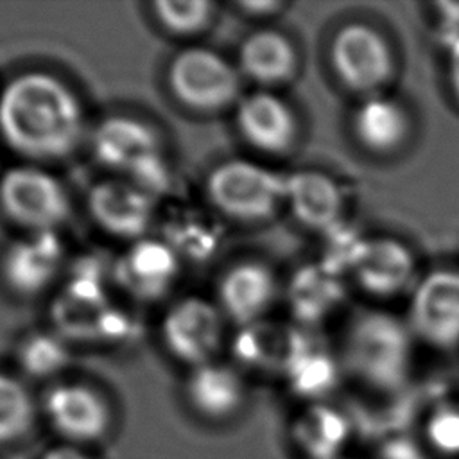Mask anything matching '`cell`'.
<instances>
[{"instance_id": "4fadbf2b", "label": "cell", "mask_w": 459, "mask_h": 459, "mask_svg": "<svg viewBox=\"0 0 459 459\" xmlns=\"http://www.w3.org/2000/svg\"><path fill=\"white\" fill-rule=\"evenodd\" d=\"M235 120L240 134L264 152L289 149L298 134V120L290 106L265 90L242 97Z\"/></svg>"}, {"instance_id": "6da1fadb", "label": "cell", "mask_w": 459, "mask_h": 459, "mask_svg": "<svg viewBox=\"0 0 459 459\" xmlns=\"http://www.w3.org/2000/svg\"><path fill=\"white\" fill-rule=\"evenodd\" d=\"M84 133L77 95L56 75L23 72L0 93V134L18 154L54 160L70 154Z\"/></svg>"}, {"instance_id": "30bf717a", "label": "cell", "mask_w": 459, "mask_h": 459, "mask_svg": "<svg viewBox=\"0 0 459 459\" xmlns=\"http://www.w3.org/2000/svg\"><path fill=\"white\" fill-rule=\"evenodd\" d=\"M88 208L104 231L140 240L154 217V195L127 179H106L90 190Z\"/></svg>"}, {"instance_id": "83f0119b", "label": "cell", "mask_w": 459, "mask_h": 459, "mask_svg": "<svg viewBox=\"0 0 459 459\" xmlns=\"http://www.w3.org/2000/svg\"><path fill=\"white\" fill-rule=\"evenodd\" d=\"M41 459H91L86 452L74 445H57L48 448Z\"/></svg>"}, {"instance_id": "e0dca14e", "label": "cell", "mask_w": 459, "mask_h": 459, "mask_svg": "<svg viewBox=\"0 0 459 459\" xmlns=\"http://www.w3.org/2000/svg\"><path fill=\"white\" fill-rule=\"evenodd\" d=\"M351 129L362 149L373 154H389L407 140L411 118L396 99L369 95L355 109Z\"/></svg>"}, {"instance_id": "9a60e30c", "label": "cell", "mask_w": 459, "mask_h": 459, "mask_svg": "<svg viewBox=\"0 0 459 459\" xmlns=\"http://www.w3.org/2000/svg\"><path fill=\"white\" fill-rule=\"evenodd\" d=\"M179 271L178 251L163 240H136L118 264V280L134 296L160 298L174 283Z\"/></svg>"}, {"instance_id": "7402d4cb", "label": "cell", "mask_w": 459, "mask_h": 459, "mask_svg": "<svg viewBox=\"0 0 459 459\" xmlns=\"http://www.w3.org/2000/svg\"><path fill=\"white\" fill-rule=\"evenodd\" d=\"M34 420V403L25 385L7 373H0V443L18 439Z\"/></svg>"}, {"instance_id": "603a6c76", "label": "cell", "mask_w": 459, "mask_h": 459, "mask_svg": "<svg viewBox=\"0 0 459 459\" xmlns=\"http://www.w3.org/2000/svg\"><path fill=\"white\" fill-rule=\"evenodd\" d=\"M213 5L206 0H160L154 13L160 23L174 34H194L206 27Z\"/></svg>"}, {"instance_id": "5bb4252c", "label": "cell", "mask_w": 459, "mask_h": 459, "mask_svg": "<svg viewBox=\"0 0 459 459\" xmlns=\"http://www.w3.org/2000/svg\"><path fill=\"white\" fill-rule=\"evenodd\" d=\"M61 260L63 246L56 231H30L7 249L2 271L16 292L36 294L54 280Z\"/></svg>"}, {"instance_id": "4316f807", "label": "cell", "mask_w": 459, "mask_h": 459, "mask_svg": "<svg viewBox=\"0 0 459 459\" xmlns=\"http://www.w3.org/2000/svg\"><path fill=\"white\" fill-rule=\"evenodd\" d=\"M446 77L450 90L454 97L459 102V38L454 39L448 47V57H446Z\"/></svg>"}, {"instance_id": "52a82bcc", "label": "cell", "mask_w": 459, "mask_h": 459, "mask_svg": "<svg viewBox=\"0 0 459 459\" xmlns=\"http://www.w3.org/2000/svg\"><path fill=\"white\" fill-rule=\"evenodd\" d=\"M0 206L30 231H54L70 213V199L61 181L34 165H18L2 176Z\"/></svg>"}, {"instance_id": "7a4b0ae2", "label": "cell", "mask_w": 459, "mask_h": 459, "mask_svg": "<svg viewBox=\"0 0 459 459\" xmlns=\"http://www.w3.org/2000/svg\"><path fill=\"white\" fill-rule=\"evenodd\" d=\"M414 333L407 321L384 310L357 314L344 333L348 368L378 389L403 384L412 364Z\"/></svg>"}, {"instance_id": "8992f818", "label": "cell", "mask_w": 459, "mask_h": 459, "mask_svg": "<svg viewBox=\"0 0 459 459\" xmlns=\"http://www.w3.org/2000/svg\"><path fill=\"white\" fill-rule=\"evenodd\" d=\"M169 84L172 93L188 108L215 111L238 99L240 70L210 48L190 47L172 59Z\"/></svg>"}, {"instance_id": "d4e9b609", "label": "cell", "mask_w": 459, "mask_h": 459, "mask_svg": "<svg viewBox=\"0 0 459 459\" xmlns=\"http://www.w3.org/2000/svg\"><path fill=\"white\" fill-rule=\"evenodd\" d=\"M429 445L448 457H459V405L445 403L432 411L425 423Z\"/></svg>"}, {"instance_id": "7c38bea8", "label": "cell", "mask_w": 459, "mask_h": 459, "mask_svg": "<svg viewBox=\"0 0 459 459\" xmlns=\"http://www.w3.org/2000/svg\"><path fill=\"white\" fill-rule=\"evenodd\" d=\"M351 269L362 290L377 298H389L411 283L416 262L411 249L400 240L377 237L360 242Z\"/></svg>"}, {"instance_id": "cb8c5ba5", "label": "cell", "mask_w": 459, "mask_h": 459, "mask_svg": "<svg viewBox=\"0 0 459 459\" xmlns=\"http://www.w3.org/2000/svg\"><path fill=\"white\" fill-rule=\"evenodd\" d=\"M66 348L56 337L36 335L22 350V364L34 377L57 373L66 364Z\"/></svg>"}, {"instance_id": "44dd1931", "label": "cell", "mask_w": 459, "mask_h": 459, "mask_svg": "<svg viewBox=\"0 0 459 459\" xmlns=\"http://www.w3.org/2000/svg\"><path fill=\"white\" fill-rule=\"evenodd\" d=\"M292 434L310 459H339L350 430L341 412L326 405H312L299 414Z\"/></svg>"}, {"instance_id": "f546056e", "label": "cell", "mask_w": 459, "mask_h": 459, "mask_svg": "<svg viewBox=\"0 0 459 459\" xmlns=\"http://www.w3.org/2000/svg\"><path fill=\"white\" fill-rule=\"evenodd\" d=\"M339 459H348V457H339Z\"/></svg>"}, {"instance_id": "484cf974", "label": "cell", "mask_w": 459, "mask_h": 459, "mask_svg": "<svg viewBox=\"0 0 459 459\" xmlns=\"http://www.w3.org/2000/svg\"><path fill=\"white\" fill-rule=\"evenodd\" d=\"M290 369L294 389L303 394H319L332 384V368L321 357H303Z\"/></svg>"}, {"instance_id": "5b68a950", "label": "cell", "mask_w": 459, "mask_h": 459, "mask_svg": "<svg viewBox=\"0 0 459 459\" xmlns=\"http://www.w3.org/2000/svg\"><path fill=\"white\" fill-rule=\"evenodd\" d=\"M330 65L344 88L369 95H377L394 74L389 41L378 29L362 22L344 23L333 34Z\"/></svg>"}, {"instance_id": "d6986e66", "label": "cell", "mask_w": 459, "mask_h": 459, "mask_svg": "<svg viewBox=\"0 0 459 459\" xmlns=\"http://www.w3.org/2000/svg\"><path fill=\"white\" fill-rule=\"evenodd\" d=\"M285 203L301 224L314 230L330 226L342 208L339 186L330 176L317 170L289 176Z\"/></svg>"}, {"instance_id": "2e32d148", "label": "cell", "mask_w": 459, "mask_h": 459, "mask_svg": "<svg viewBox=\"0 0 459 459\" xmlns=\"http://www.w3.org/2000/svg\"><path fill=\"white\" fill-rule=\"evenodd\" d=\"M276 292L273 273L258 262L233 265L219 281V308L240 323L253 325L271 307Z\"/></svg>"}, {"instance_id": "f1b7e54d", "label": "cell", "mask_w": 459, "mask_h": 459, "mask_svg": "<svg viewBox=\"0 0 459 459\" xmlns=\"http://www.w3.org/2000/svg\"><path fill=\"white\" fill-rule=\"evenodd\" d=\"M242 9L249 11L251 14H267V13H274L276 9H280L283 4L280 2H246V4H240Z\"/></svg>"}, {"instance_id": "ba28073f", "label": "cell", "mask_w": 459, "mask_h": 459, "mask_svg": "<svg viewBox=\"0 0 459 459\" xmlns=\"http://www.w3.org/2000/svg\"><path fill=\"white\" fill-rule=\"evenodd\" d=\"M407 325L430 346L459 344V271L439 269L423 276L411 296Z\"/></svg>"}, {"instance_id": "ac0fdd59", "label": "cell", "mask_w": 459, "mask_h": 459, "mask_svg": "<svg viewBox=\"0 0 459 459\" xmlns=\"http://www.w3.org/2000/svg\"><path fill=\"white\" fill-rule=\"evenodd\" d=\"M238 70L255 82L273 86L292 79L298 70V52L292 41L273 29L249 34L238 50Z\"/></svg>"}, {"instance_id": "ffe728a7", "label": "cell", "mask_w": 459, "mask_h": 459, "mask_svg": "<svg viewBox=\"0 0 459 459\" xmlns=\"http://www.w3.org/2000/svg\"><path fill=\"white\" fill-rule=\"evenodd\" d=\"M186 396L203 416L226 418L240 407L244 384L233 368L212 360L192 369L186 380Z\"/></svg>"}, {"instance_id": "9c48e42d", "label": "cell", "mask_w": 459, "mask_h": 459, "mask_svg": "<svg viewBox=\"0 0 459 459\" xmlns=\"http://www.w3.org/2000/svg\"><path fill=\"white\" fill-rule=\"evenodd\" d=\"M222 333L221 308L197 296L176 301L161 323V337L170 353L194 368L212 362L222 344Z\"/></svg>"}, {"instance_id": "3957f363", "label": "cell", "mask_w": 459, "mask_h": 459, "mask_svg": "<svg viewBox=\"0 0 459 459\" xmlns=\"http://www.w3.org/2000/svg\"><path fill=\"white\" fill-rule=\"evenodd\" d=\"M97 160L108 169L127 176V181L154 192L169 183V169L156 133L131 117H111L93 133Z\"/></svg>"}, {"instance_id": "277c9868", "label": "cell", "mask_w": 459, "mask_h": 459, "mask_svg": "<svg viewBox=\"0 0 459 459\" xmlns=\"http://www.w3.org/2000/svg\"><path fill=\"white\" fill-rule=\"evenodd\" d=\"M206 192L215 208L238 221L273 215L287 195V178L251 160H228L208 176Z\"/></svg>"}, {"instance_id": "8fae6325", "label": "cell", "mask_w": 459, "mask_h": 459, "mask_svg": "<svg viewBox=\"0 0 459 459\" xmlns=\"http://www.w3.org/2000/svg\"><path fill=\"white\" fill-rule=\"evenodd\" d=\"M43 411L63 437L82 443L102 436L109 409L97 391L82 384H57L45 393Z\"/></svg>"}]
</instances>
